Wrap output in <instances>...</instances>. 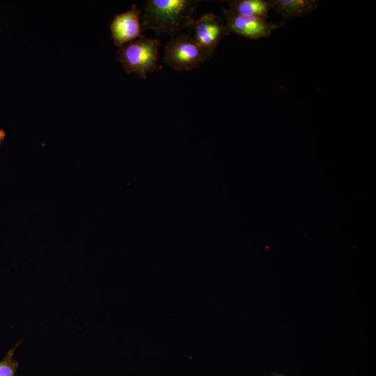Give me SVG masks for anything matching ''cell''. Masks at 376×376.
<instances>
[{"mask_svg":"<svg viewBox=\"0 0 376 376\" xmlns=\"http://www.w3.org/2000/svg\"><path fill=\"white\" fill-rule=\"evenodd\" d=\"M194 38L187 34L173 38L164 47V62L179 71L199 67L212 57Z\"/></svg>","mask_w":376,"mask_h":376,"instance_id":"cell-3","label":"cell"},{"mask_svg":"<svg viewBox=\"0 0 376 376\" xmlns=\"http://www.w3.org/2000/svg\"><path fill=\"white\" fill-rule=\"evenodd\" d=\"M6 135V132L3 130L0 129V145L1 144L2 141L4 140Z\"/></svg>","mask_w":376,"mask_h":376,"instance_id":"cell-10","label":"cell"},{"mask_svg":"<svg viewBox=\"0 0 376 376\" xmlns=\"http://www.w3.org/2000/svg\"><path fill=\"white\" fill-rule=\"evenodd\" d=\"M159 41L141 36L119 47L117 58L128 74L136 73L146 79L159 69Z\"/></svg>","mask_w":376,"mask_h":376,"instance_id":"cell-2","label":"cell"},{"mask_svg":"<svg viewBox=\"0 0 376 376\" xmlns=\"http://www.w3.org/2000/svg\"><path fill=\"white\" fill-rule=\"evenodd\" d=\"M223 13L230 32L249 39L267 38L281 26L261 18L238 14L228 8H224Z\"/></svg>","mask_w":376,"mask_h":376,"instance_id":"cell-5","label":"cell"},{"mask_svg":"<svg viewBox=\"0 0 376 376\" xmlns=\"http://www.w3.org/2000/svg\"><path fill=\"white\" fill-rule=\"evenodd\" d=\"M228 8L246 16L267 19L271 10L269 1L265 0H235L230 1Z\"/></svg>","mask_w":376,"mask_h":376,"instance_id":"cell-8","label":"cell"},{"mask_svg":"<svg viewBox=\"0 0 376 376\" xmlns=\"http://www.w3.org/2000/svg\"><path fill=\"white\" fill-rule=\"evenodd\" d=\"M140 16L141 10L135 4L129 10L114 16L109 29L116 47H120L142 36Z\"/></svg>","mask_w":376,"mask_h":376,"instance_id":"cell-6","label":"cell"},{"mask_svg":"<svg viewBox=\"0 0 376 376\" xmlns=\"http://www.w3.org/2000/svg\"><path fill=\"white\" fill-rule=\"evenodd\" d=\"M271 10L281 15V26L286 20L302 17L317 9L316 0H269Z\"/></svg>","mask_w":376,"mask_h":376,"instance_id":"cell-7","label":"cell"},{"mask_svg":"<svg viewBox=\"0 0 376 376\" xmlns=\"http://www.w3.org/2000/svg\"><path fill=\"white\" fill-rule=\"evenodd\" d=\"M199 3L195 0H149L141 16L142 24L157 33L174 36L190 27Z\"/></svg>","mask_w":376,"mask_h":376,"instance_id":"cell-1","label":"cell"},{"mask_svg":"<svg viewBox=\"0 0 376 376\" xmlns=\"http://www.w3.org/2000/svg\"><path fill=\"white\" fill-rule=\"evenodd\" d=\"M190 27L193 30L194 40L212 55L222 38L230 33L223 19L211 13L194 19Z\"/></svg>","mask_w":376,"mask_h":376,"instance_id":"cell-4","label":"cell"},{"mask_svg":"<svg viewBox=\"0 0 376 376\" xmlns=\"http://www.w3.org/2000/svg\"><path fill=\"white\" fill-rule=\"evenodd\" d=\"M22 342V340L10 349L4 358L0 361V376H16L19 363L13 359V357L16 349Z\"/></svg>","mask_w":376,"mask_h":376,"instance_id":"cell-9","label":"cell"},{"mask_svg":"<svg viewBox=\"0 0 376 376\" xmlns=\"http://www.w3.org/2000/svg\"><path fill=\"white\" fill-rule=\"evenodd\" d=\"M270 376H286V375H281V374H272Z\"/></svg>","mask_w":376,"mask_h":376,"instance_id":"cell-11","label":"cell"}]
</instances>
